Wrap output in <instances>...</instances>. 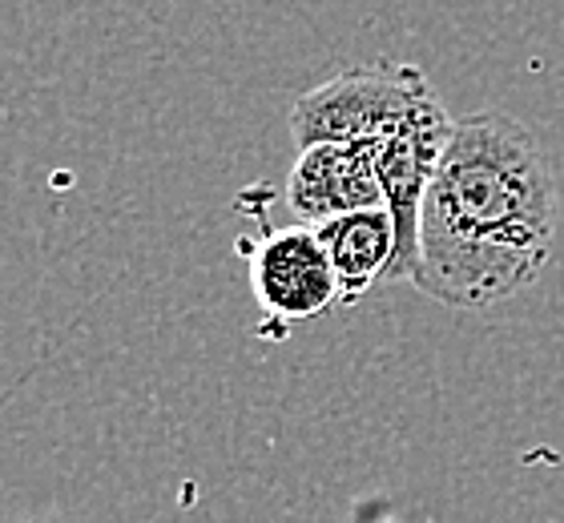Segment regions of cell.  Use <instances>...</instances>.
Here are the masks:
<instances>
[{"instance_id":"cell-6","label":"cell","mask_w":564,"mask_h":523,"mask_svg":"<svg viewBox=\"0 0 564 523\" xmlns=\"http://www.w3.org/2000/svg\"><path fill=\"white\" fill-rule=\"evenodd\" d=\"M315 233L339 279V306H355L395 266V221L383 206L318 221Z\"/></svg>"},{"instance_id":"cell-3","label":"cell","mask_w":564,"mask_h":523,"mask_svg":"<svg viewBox=\"0 0 564 523\" xmlns=\"http://www.w3.org/2000/svg\"><path fill=\"white\" fill-rule=\"evenodd\" d=\"M452 129H456L452 113L444 109L440 94L427 89L400 126L383 133L379 141H371L376 177L379 189H383V209L395 221V266H391L388 282H412L415 254H420L423 198H427V186H432L440 157H444L447 141H452Z\"/></svg>"},{"instance_id":"cell-5","label":"cell","mask_w":564,"mask_h":523,"mask_svg":"<svg viewBox=\"0 0 564 523\" xmlns=\"http://www.w3.org/2000/svg\"><path fill=\"white\" fill-rule=\"evenodd\" d=\"M286 201L303 226L383 206L371 145H306L286 177Z\"/></svg>"},{"instance_id":"cell-2","label":"cell","mask_w":564,"mask_h":523,"mask_svg":"<svg viewBox=\"0 0 564 523\" xmlns=\"http://www.w3.org/2000/svg\"><path fill=\"white\" fill-rule=\"evenodd\" d=\"M432 89L415 65L379 61L364 69H343L339 77L315 85L291 105V133L299 145H371L412 113L415 101Z\"/></svg>"},{"instance_id":"cell-1","label":"cell","mask_w":564,"mask_h":523,"mask_svg":"<svg viewBox=\"0 0 564 523\" xmlns=\"http://www.w3.org/2000/svg\"><path fill=\"white\" fill-rule=\"evenodd\" d=\"M561 194L541 141L517 117H459L420 214L412 286L452 310L529 291L553 258Z\"/></svg>"},{"instance_id":"cell-4","label":"cell","mask_w":564,"mask_h":523,"mask_svg":"<svg viewBox=\"0 0 564 523\" xmlns=\"http://www.w3.org/2000/svg\"><path fill=\"white\" fill-rule=\"evenodd\" d=\"M250 291L279 323H306L339 306V279L315 226L271 230L250 258Z\"/></svg>"}]
</instances>
